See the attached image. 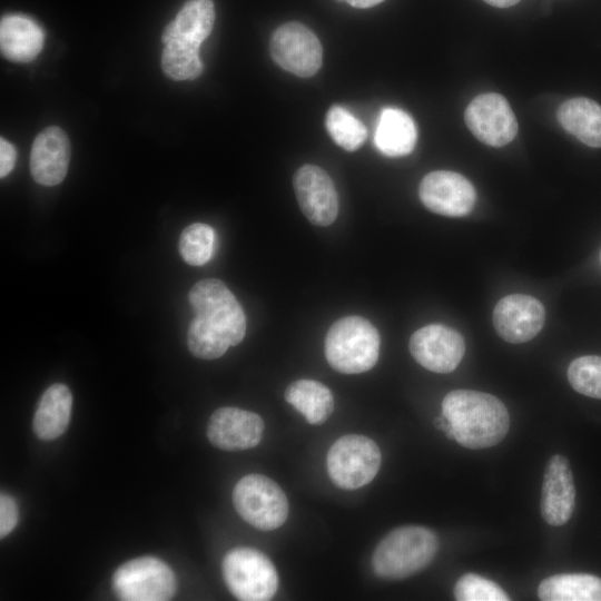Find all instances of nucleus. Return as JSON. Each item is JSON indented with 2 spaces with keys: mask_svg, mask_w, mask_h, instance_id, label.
Masks as SVG:
<instances>
[{
  "mask_svg": "<svg viewBox=\"0 0 601 601\" xmlns=\"http://www.w3.org/2000/svg\"><path fill=\"white\" fill-rule=\"evenodd\" d=\"M188 299L194 318L188 328L187 345L194 356L215 359L243 341L246 317L224 282L217 278L199 280L191 287Z\"/></svg>",
  "mask_w": 601,
  "mask_h": 601,
  "instance_id": "f257e3e1",
  "label": "nucleus"
},
{
  "mask_svg": "<svg viewBox=\"0 0 601 601\" xmlns=\"http://www.w3.org/2000/svg\"><path fill=\"white\" fill-rule=\"evenodd\" d=\"M442 414L451 424L454 440L471 450L499 444L510 427L509 412L503 402L479 391L447 393L442 401Z\"/></svg>",
  "mask_w": 601,
  "mask_h": 601,
  "instance_id": "f03ea898",
  "label": "nucleus"
},
{
  "mask_svg": "<svg viewBox=\"0 0 601 601\" xmlns=\"http://www.w3.org/2000/svg\"><path fill=\"white\" fill-rule=\"evenodd\" d=\"M437 549L439 539L432 530L418 525L400 526L377 544L372 568L382 579H404L426 568Z\"/></svg>",
  "mask_w": 601,
  "mask_h": 601,
  "instance_id": "7ed1b4c3",
  "label": "nucleus"
},
{
  "mask_svg": "<svg viewBox=\"0 0 601 601\" xmlns=\"http://www.w3.org/2000/svg\"><path fill=\"white\" fill-rule=\"evenodd\" d=\"M381 338L375 326L361 316L336 321L325 337V356L332 368L343 374H358L374 367Z\"/></svg>",
  "mask_w": 601,
  "mask_h": 601,
  "instance_id": "20e7f679",
  "label": "nucleus"
},
{
  "mask_svg": "<svg viewBox=\"0 0 601 601\" xmlns=\"http://www.w3.org/2000/svg\"><path fill=\"white\" fill-rule=\"evenodd\" d=\"M221 570L228 590L238 600L267 601L277 591L275 565L256 549L239 546L228 551L223 559Z\"/></svg>",
  "mask_w": 601,
  "mask_h": 601,
  "instance_id": "39448f33",
  "label": "nucleus"
},
{
  "mask_svg": "<svg viewBox=\"0 0 601 601\" xmlns=\"http://www.w3.org/2000/svg\"><path fill=\"white\" fill-rule=\"evenodd\" d=\"M233 502L242 519L262 531L282 526L288 516L289 505L284 491L262 474L242 477L234 487Z\"/></svg>",
  "mask_w": 601,
  "mask_h": 601,
  "instance_id": "423d86ee",
  "label": "nucleus"
},
{
  "mask_svg": "<svg viewBox=\"0 0 601 601\" xmlns=\"http://www.w3.org/2000/svg\"><path fill=\"white\" fill-rule=\"evenodd\" d=\"M381 460V451L372 439L347 434L335 441L328 450L326 466L336 486L356 490L376 476Z\"/></svg>",
  "mask_w": 601,
  "mask_h": 601,
  "instance_id": "0eeeda50",
  "label": "nucleus"
},
{
  "mask_svg": "<svg viewBox=\"0 0 601 601\" xmlns=\"http://www.w3.org/2000/svg\"><path fill=\"white\" fill-rule=\"evenodd\" d=\"M112 590L122 601H166L176 592L173 570L156 556H140L121 564L112 575Z\"/></svg>",
  "mask_w": 601,
  "mask_h": 601,
  "instance_id": "6e6552de",
  "label": "nucleus"
},
{
  "mask_svg": "<svg viewBox=\"0 0 601 601\" xmlns=\"http://www.w3.org/2000/svg\"><path fill=\"white\" fill-rule=\"evenodd\" d=\"M269 51L284 70L299 77L315 75L323 61V48L315 33L299 22H286L272 35Z\"/></svg>",
  "mask_w": 601,
  "mask_h": 601,
  "instance_id": "1a4fd4ad",
  "label": "nucleus"
},
{
  "mask_svg": "<svg viewBox=\"0 0 601 601\" xmlns=\"http://www.w3.org/2000/svg\"><path fill=\"white\" fill-rule=\"evenodd\" d=\"M464 119L471 132L483 144L502 147L516 136V118L500 93L489 92L475 97L467 106Z\"/></svg>",
  "mask_w": 601,
  "mask_h": 601,
  "instance_id": "9d476101",
  "label": "nucleus"
},
{
  "mask_svg": "<svg viewBox=\"0 0 601 601\" xmlns=\"http://www.w3.org/2000/svg\"><path fill=\"white\" fill-rule=\"evenodd\" d=\"M408 347L421 366L442 374L453 372L465 352L462 335L441 324H430L414 332Z\"/></svg>",
  "mask_w": 601,
  "mask_h": 601,
  "instance_id": "9b49d317",
  "label": "nucleus"
},
{
  "mask_svg": "<svg viewBox=\"0 0 601 601\" xmlns=\"http://www.w3.org/2000/svg\"><path fill=\"white\" fill-rule=\"evenodd\" d=\"M418 196L428 210L447 217L469 215L476 199L473 185L464 176L449 170L424 176Z\"/></svg>",
  "mask_w": 601,
  "mask_h": 601,
  "instance_id": "f8f14e48",
  "label": "nucleus"
},
{
  "mask_svg": "<svg viewBox=\"0 0 601 601\" xmlns=\"http://www.w3.org/2000/svg\"><path fill=\"white\" fill-rule=\"evenodd\" d=\"M293 185L298 205L305 217L316 226H328L337 217L338 198L328 174L315 165L297 169Z\"/></svg>",
  "mask_w": 601,
  "mask_h": 601,
  "instance_id": "ddd939ff",
  "label": "nucleus"
},
{
  "mask_svg": "<svg viewBox=\"0 0 601 601\" xmlns=\"http://www.w3.org/2000/svg\"><path fill=\"white\" fill-rule=\"evenodd\" d=\"M264 421L250 411L225 406L209 417L207 437L224 451H243L255 447L263 437Z\"/></svg>",
  "mask_w": 601,
  "mask_h": 601,
  "instance_id": "4468645a",
  "label": "nucleus"
},
{
  "mask_svg": "<svg viewBox=\"0 0 601 601\" xmlns=\"http://www.w3.org/2000/svg\"><path fill=\"white\" fill-rule=\"evenodd\" d=\"M545 311L536 298L512 294L497 302L493 311V325L506 342L520 344L532 339L543 327Z\"/></svg>",
  "mask_w": 601,
  "mask_h": 601,
  "instance_id": "2eb2a0df",
  "label": "nucleus"
},
{
  "mask_svg": "<svg viewBox=\"0 0 601 601\" xmlns=\"http://www.w3.org/2000/svg\"><path fill=\"white\" fill-rule=\"evenodd\" d=\"M575 506V486L569 461L561 454L550 457L544 470L540 511L553 526L565 524Z\"/></svg>",
  "mask_w": 601,
  "mask_h": 601,
  "instance_id": "dca6fc26",
  "label": "nucleus"
},
{
  "mask_svg": "<svg viewBox=\"0 0 601 601\" xmlns=\"http://www.w3.org/2000/svg\"><path fill=\"white\" fill-rule=\"evenodd\" d=\"M70 160V142L59 127L45 128L33 140L30 152V171L43 186H56L66 177Z\"/></svg>",
  "mask_w": 601,
  "mask_h": 601,
  "instance_id": "f3484780",
  "label": "nucleus"
},
{
  "mask_svg": "<svg viewBox=\"0 0 601 601\" xmlns=\"http://www.w3.org/2000/svg\"><path fill=\"white\" fill-rule=\"evenodd\" d=\"M43 46V32L30 18L9 14L0 22V47L2 55L14 62L33 60Z\"/></svg>",
  "mask_w": 601,
  "mask_h": 601,
  "instance_id": "a211bd4d",
  "label": "nucleus"
},
{
  "mask_svg": "<svg viewBox=\"0 0 601 601\" xmlns=\"http://www.w3.org/2000/svg\"><path fill=\"white\" fill-rule=\"evenodd\" d=\"M72 394L62 383H55L42 394L32 420L35 434L51 441L65 433L70 421Z\"/></svg>",
  "mask_w": 601,
  "mask_h": 601,
  "instance_id": "6ab92c4d",
  "label": "nucleus"
},
{
  "mask_svg": "<svg viewBox=\"0 0 601 601\" xmlns=\"http://www.w3.org/2000/svg\"><path fill=\"white\" fill-rule=\"evenodd\" d=\"M416 126L405 111L387 107L381 111L374 142L385 156L401 157L408 155L415 147Z\"/></svg>",
  "mask_w": 601,
  "mask_h": 601,
  "instance_id": "aec40b11",
  "label": "nucleus"
},
{
  "mask_svg": "<svg viewBox=\"0 0 601 601\" xmlns=\"http://www.w3.org/2000/svg\"><path fill=\"white\" fill-rule=\"evenodd\" d=\"M215 21L211 0H188L162 31L161 41L168 43L175 38L198 47L210 35Z\"/></svg>",
  "mask_w": 601,
  "mask_h": 601,
  "instance_id": "412c9836",
  "label": "nucleus"
},
{
  "mask_svg": "<svg viewBox=\"0 0 601 601\" xmlns=\"http://www.w3.org/2000/svg\"><path fill=\"white\" fill-rule=\"evenodd\" d=\"M560 125L590 147H601V106L589 98L564 101L558 110Z\"/></svg>",
  "mask_w": 601,
  "mask_h": 601,
  "instance_id": "4be33fe9",
  "label": "nucleus"
},
{
  "mask_svg": "<svg viewBox=\"0 0 601 601\" xmlns=\"http://www.w3.org/2000/svg\"><path fill=\"white\" fill-rule=\"evenodd\" d=\"M542 601H601V578L588 573L555 574L538 588Z\"/></svg>",
  "mask_w": 601,
  "mask_h": 601,
  "instance_id": "5701e85b",
  "label": "nucleus"
},
{
  "mask_svg": "<svg viewBox=\"0 0 601 601\" xmlns=\"http://www.w3.org/2000/svg\"><path fill=\"white\" fill-rule=\"evenodd\" d=\"M288 404L304 415L307 423H324L334 410V397L327 386L314 380H298L285 390Z\"/></svg>",
  "mask_w": 601,
  "mask_h": 601,
  "instance_id": "b1692460",
  "label": "nucleus"
},
{
  "mask_svg": "<svg viewBox=\"0 0 601 601\" xmlns=\"http://www.w3.org/2000/svg\"><path fill=\"white\" fill-rule=\"evenodd\" d=\"M164 72L175 80L197 78L203 71L199 47L175 38L165 45L161 56Z\"/></svg>",
  "mask_w": 601,
  "mask_h": 601,
  "instance_id": "393cba45",
  "label": "nucleus"
},
{
  "mask_svg": "<svg viewBox=\"0 0 601 601\" xmlns=\"http://www.w3.org/2000/svg\"><path fill=\"white\" fill-rule=\"evenodd\" d=\"M325 125L332 139L347 151L358 149L367 136L365 126L341 106L328 109Z\"/></svg>",
  "mask_w": 601,
  "mask_h": 601,
  "instance_id": "a878e982",
  "label": "nucleus"
},
{
  "mask_svg": "<svg viewBox=\"0 0 601 601\" xmlns=\"http://www.w3.org/2000/svg\"><path fill=\"white\" fill-rule=\"evenodd\" d=\"M214 229L204 223L187 226L179 238L178 249L181 258L189 265H205L213 256Z\"/></svg>",
  "mask_w": 601,
  "mask_h": 601,
  "instance_id": "bb28decb",
  "label": "nucleus"
},
{
  "mask_svg": "<svg viewBox=\"0 0 601 601\" xmlns=\"http://www.w3.org/2000/svg\"><path fill=\"white\" fill-rule=\"evenodd\" d=\"M568 380L578 393L601 398V356L587 355L573 359L568 368Z\"/></svg>",
  "mask_w": 601,
  "mask_h": 601,
  "instance_id": "cd10ccee",
  "label": "nucleus"
},
{
  "mask_svg": "<svg viewBox=\"0 0 601 601\" xmlns=\"http://www.w3.org/2000/svg\"><path fill=\"white\" fill-rule=\"evenodd\" d=\"M457 601H509V595L495 582L475 573L462 575L454 587Z\"/></svg>",
  "mask_w": 601,
  "mask_h": 601,
  "instance_id": "c85d7f7f",
  "label": "nucleus"
},
{
  "mask_svg": "<svg viewBox=\"0 0 601 601\" xmlns=\"http://www.w3.org/2000/svg\"><path fill=\"white\" fill-rule=\"evenodd\" d=\"M19 519V510L14 499L1 492L0 495V538L9 535L16 528Z\"/></svg>",
  "mask_w": 601,
  "mask_h": 601,
  "instance_id": "c756f323",
  "label": "nucleus"
},
{
  "mask_svg": "<svg viewBox=\"0 0 601 601\" xmlns=\"http://www.w3.org/2000/svg\"><path fill=\"white\" fill-rule=\"evenodd\" d=\"M16 162V149L4 138L0 139V176H8Z\"/></svg>",
  "mask_w": 601,
  "mask_h": 601,
  "instance_id": "7c9ffc66",
  "label": "nucleus"
},
{
  "mask_svg": "<svg viewBox=\"0 0 601 601\" xmlns=\"http://www.w3.org/2000/svg\"><path fill=\"white\" fill-rule=\"evenodd\" d=\"M345 1L352 7L365 9V8L374 7L384 0H345Z\"/></svg>",
  "mask_w": 601,
  "mask_h": 601,
  "instance_id": "2f4dec72",
  "label": "nucleus"
},
{
  "mask_svg": "<svg viewBox=\"0 0 601 601\" xmlns=\"http://www.w3.org/2000/svg\"><path fill=\"white\" fill-rule=\"evenodd\" d=\"M486 3L497 7V8H508L516 4L520 0H483Z\"/></svg>",
  "mask_w": 601,
  "mask_h": 601,
  "instance_id": "473e14b6",
  "label": "nucleus"
},
{
  "mask_svg": "<svg viewBox=\"0 0 601 601\" xmlns=\"http://www.w3.org/2000/svg\"><path fill=\"white\" fill-rule=\"evenodd\" d=\"M337 1L343 2V1H345V0H337Z\"/></svg>",
  "mask_w": 601,
  "mask_h": 601,
  "instance_id": "72a5a7b5",
  "label": "nucleus"
}]
</instances>
